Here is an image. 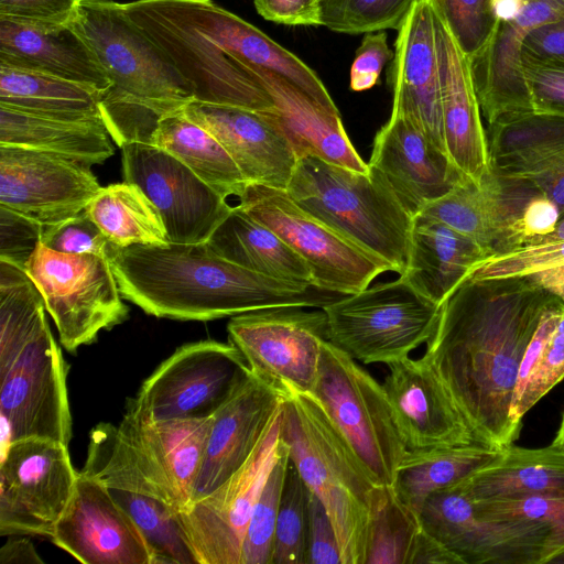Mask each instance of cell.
<instances>
[{"instance_id":"cell-1","label":"cell","mask_w":564,"mask_h":564,"mask_svg":"<svg viewBox=\"0 0 564 564\" xmlns=\"http://www.w3.org/2000/svg\"><path fill=\"white\" fill-rule=\"evenodd\" d=\"M556 300L527 276L467 278L441 307L422 356L490 447L503 449L519 437L511 422L519 368Z\"/></svg>"},{"instance_id":"cell-2","label":"cell","mask_w":564,"mask_h":564,"mask_svg":"<svg viewBox=\"0 0 564 564\" xmlns=\"http://www.w3.org/2000/svg\"><path fill=\"white\" fill-rule=\"evenodd\" d=\"M110 264L121 295L161 318L213 321L280 306L324 308L345 296L249 271L206 242L117 247Z\"/></svg>"},{"instance_id":"cell-3","label":"cell","mask_w":564,"mask_h":564,"mask_svg":"<svg viewBox=\"0 0 564 564\" xmlns=\"http://www.w3.org/2000/svg\"><path fill=\"white\" fill-rule=\"evenodd\" d=\"M281 437L330 518L343 564H365L370 527L388 487L375 480L312 394L284 401Z\"/></svg>"},{"instance_id":"cell-4","label":"cell","mask_w":564,"mask_h":564,"mask_svg":"<svg viewBox=\"0 0 564 564\" xmlns=\"http://www.w3.org/2000/svg\"><path fill=\"white\" fill-rule=\"evenodd\" d=\"M304 210L403 272L413 217L373 167L358 172L315 155L297 159L285 189Z\"/></svg>"},{"instance_id":"cell-5","label":"cell","mask_w":564,"mask_h":564,"mask_svg":"<svg viewBox=\"0 0 564 564\" xmlns=\"http://www.w3.org/2000/svg\"><path fill=\"white\" fill-rule=\"evenodd\" d=\"M82 470L98 478L133 519L153 564H198L180 520L177 495L118 425L100 423L91 430Z\"/></svg>"},{"instance_id":"cell-6","label":"cell","mask_w":564,"mask_h":564,"mask_svg":"<svg viewBox=\"0 0 564 564\" xmlns=\"http://www.w3.org/2000/svg\"><path fill=\"white\" fill-rule=\"evenodd\" d=\"M73 26L95 53L111 87L108 96L162 112L194 100L187 82L163 50L113 0H80Z\"/></svg>"},{"instance_id":"cell-7","label":"cell","mask_w":564,"mask_h":564,"mask_svg":"<svg viewBox=\"0 0 564 564\" xmlns=\"http://www.w3.org/2000/svg\"><path fill=\"white\" fill-rule=\"evenodd\" d=\"M441 307L399 276L345 295L323 310L328 341L362 364L388 366L429 341Z\"/></svg>"},{"instance_id":"cell-8","label":"cell","mask_w":564,"mask_h":564,"mask_svg":"<svg viewBox=\"0 0 564 564\" xmlns=\"http://www.w3.org/2000/svg\"><path fill=\"white\" fill-rule=\"evenodd\" d=\"M347 444L383 487H393L406 447L382 383L325 340L312 393Z\"/></svg>"},{"instance_id":"cell-9","label":"cell","mask_w":564,"mask_h":564,"mask_svg":"<svg viewBox=\"0 0 564 564\" xmlns=\"http://www.w3.org/2000/svg\"><path fill=\"white\" fill-rule=\"evenodd\" d=\"M25 271L41 292L65 350L75 352L99 333L123 323L129 308L110 261L94 253L68 254L40 243Z\"/></svg>"},{"instance_id":"cell-10","label":"cell","mask_w":564,"mask_h":564,"mask_svg":"<svg viewBox=\"0 0 564 564\" xmlns=\"http://www.w3.org/2000/svg\"><path fill=\"white\" fill-rule=\"evenodd\" d=\"M239 206L273 230L310 267L313 285L349 295L369 286L389 263L299 206L285 189L248 183Z\"/></svg>"},{"instance_id":"cell-11","label":"cell","mask_w":564,"mask_h":564,"mask_svg":"<svg viewBox=\"0 0 564 564\" xmlns=\"http://www.w3.org/2000/svg\"><path fill=\"white\" fill-rule=\"evenodd\" d=\"M280 306L231 316L229 341L259 380L286 399L312 393L316 383L327 316L323 308Z\"/></svg>"},{"instance_id":"cell-12","label":"cell","mask_w":564,"mask_h":564,"mask_svg":"<svg viewBox=\"0 0 564 564\" xmlns=\"http://www.w3.org/2000/svg\"><path fill=\"white\" fill-rule=\"evenodd\" d=\"M250 373L243 356L230 341L188 343L144 380L128 404L151 421L210 417Z\"/></svg>"},{"instance_id":"cell-13","label":"cell","mask_w":564,"mask_h":564,"mask_svg":"<svg viewBox=\"0 0 564 564\" xmlns=\"http://www.w3.org/2000/svg\"><path fill=\"white\" fill-rule=\"evenodd\" d=\"M77 473L61 442L33 437L10 443L1 451L0 534L51 538Z\"/></svg>"},{"instance_id":"cell-14","label":"cell","mask_w":564,"mask_h":564,"mask_svg":"<svg viewBox=\"0 0 564 564\" xmlns=\"http://www.w3.org/2000/svg\"><path fill=\"white\" fill-rule=\"evenodd\" d=\"M66 365L50 326L0 373L1 451L24 438H72Z\"/></svg>"},{"instance_id":"cell-15","label":"cell","mask_w":564,"mask_h":564,"mask_svg":"<svg viewBox=\"0 0 564 564\" xmlns=\"http://www.w3.org/2000/svg\"><path fill=\"white\" fill-rule=\"evenodd\" d=\"M282 411L283 406L238 471L207 497L180 510L182 527L198 564H241L252 509L284 447Z\"/></svg>"},{"instance_id":"cell-16","label":"cell","mask_w":564,"mask_h":564,"mask_svg":"<svg viewBox=\"0 0 564 564\" xmlns=\"http://www.w3.org/2000/svg\"><path fill=\"white\" fill-rule=\"evenodd\" d=\"M121 151L124 181L155 205L170 242H206L231 210L226 197L163 149L127 143Z\"/></svg>"},{"instance_id":"cell-17","label":"cell","mask_w":564,"mask_h":564,"mask_svg":"<svg viewBox=\"0 0 564 564\" xmlns=\"http://www.w3.org/2000/svg\"><path fill=\"white\" fill-rule=\"evenodd\" d=\"M101 186L90 165L48 151L0 144V206L54 225L83 213Z\"/></svg>"},{"instance_id":"cell-18","label":"cell","mask_w":564,"mask_h":564,"mask_svg":"<svg viewBox=\"0 0 564 564\" xmlns=\"http://www.w3.org/2000/svg\"><path fill=\"white\" fill-rule=\"evenodd\" d=\"M50 539L84 564H153L133 519L98 478L83 470Z\"/></svg>"},{"instance_id":"cell-19","label":"cell","mask_w":564,"mask_h":564,"mask_svg":"<svg viewBox=\"0 0 564 564\" xmlns=\"http://www.w3.org/2000/svg\"><path fill=\"white\" fill-rule=\"evenodd\" d=\"M388 369L382 386L408 451L479 442L423 356L405 357L389 364Z\"/></svg>"},{"instance_id":"cell-20","label":"cell","mask_w":564,"mask_h":564,"mask_svg":"<svg viewBox=\"0 0 564 564\" xmlns=\"http://www.w3.org/2000/svg\"><path fill=\"white\" fill-rule=\"evenodd\" d=\"M368 165L384 177L412 217L463 177L413 117L393 110L375 137Z\"/></svg>"},{"instance_id":"cell-21","label":"cell","mask_w":564,"mask_h":564,"mask_svg":"<svg viewBox=\"0 0 564 564\" xmlns=\"http://www.w3.org/2000/svg\"><path fill=\"white\" fill-rule=\"evenodd\" d=\"M563 18L564 0H524L518 13L498 18L487 46L470 61L487 126L500 116L533 110L521 65L523 40L532 29Z\"/></svg>"},{"instance_id":"cell-22","label":"cell","mask_w":564,"mask_h":564,"mask_svg":"<svg viewBox=\"0 0 564 564\" xmlns=\"http://www.w3.org/2000/svg\"><path fill=\"white\" fill-rule=\"evenodd\" d=\"M285 400V397L250 373L213 415L189 502L207 497L242 467Z\"/></svg>"},{"instance_id":"cell-23","label":"cell","mask_w":564,"mask_h":564,"mask_svg":"<svg viewBox=\"0 0 564 564\" xmlns=\"http://www.w3.org/2000/svg\"><path fill=\"white\" fill-rule=\"evenodd\" d=\"M183 112L221 143L248 183L286 189L299 158L261 111L192 100Z\"/></svg>"},{"instance_id":"cell-24","label":"cell","mask_w":564,"mask_h":564,"mask_svg":"<svg viewBox=\"0 0 564 564\" xmlns=\"http://www.w3.org/2000/svg\"><path fill=\"white\" fill-rule=\"evenodd\" d=\"M434 25L445 149L464 177L481 184L491 170L470 61L435 11Z\"/></svg>"},{"instance_id":"cell-25","label":"cell","mask_w":564,"mask_h":564,"mask_svg":"<svg viewBox=\"0 0 564 564\" xmlns=\"http://www.w3.org/2000/svg\"><path fill=\"white\" fill-rule=\"evenodd\" d=\"M392 62V110L413 117L446 152L431 0H417L398 29Z\"/></svg>"},{"instance_id":"cell-26","label":"cell","mask_w":564,"mask_h":564,"mask_svg":"<svg viewBox=\"0 0 564 564\" xmlns=\"http://www.w3.org/2000/svg\"><path fill=\"white\" fill-rule=\"evenodd\" d=\"M249 73L265 88L274 108L261 111L290 140L297 158L315 155L327 162L367 172L341 122L338 108H329L280 76L250 67Z\"/></svg>"},{"instance_id":"cell-27","label":"cell","mask_w":564,"mask_h":564,"mask_svg":"<svg viewBox=\"0 0 564 564\" xmlns=\"http://www.w3.org/2000/svg\"><path fill=\"white\" fill-rule=\"evenodd\" d=\"M0 63L93 86L111 82L72 22L43 24L0 17Z\"/></svg>"},{"instance_id":"cell-28","label":"cell","mask_w":564,"mask_h":564,"mask_svg":"<svg viewBox=\"0 0 564 564\" xmlns=\"http://www.w3.org/2000/svg\"><path fill=\"white\" fill-rule=\"evenodd\" d=\"M496 530L508 564H546L564 552V494L474 501Z\"/></svg>"},{"instance_id":"cell-29","label":"cell","mask_w":564,"mask_h":564,"mask_svg":"<svg viewBox=\"0 0 564 564\" xmlns=\"http://www.w3.org/2000/svg\"><path fill=\"white\" fill-rule=\"evenodd\" d=\"M490 169L535 184L564 166V117L535 110L500 116L487 126Z\"/></svg>"},{"instance_id":"cell-30","label":"cell","mask_w":564,"mask_h":564,"mask_svg":"<svg viewBox=\"0 0 564 564\" xmlns=\"http://www.w3.org/2000/svg\"><path fill=\"white\" fill-rule=\"evenodd\" d=\"M487 257L489 253L473 239L417 214L412 219L406 264L400 276L442 306Z\"/></svg>"},{"instance_id":"cell-31","label":"cell","mask_w":564,"mask_h":564,"mask_svg":"<svg viewBox=\"0 0 564 564\" xmlns=\"http://www.w3.org/2000/svg\"><path fill=\"white\" fill-rule=\"evenodd\" d=\"M212 419L151 421L128 404L118 425L123 436L165 477L182 508L191 501Z\"/></svg>"},{"instance_id":"cell-32","label":"cell","mask_w":564,"mask_h":564,"mask_svg":"<svg viewBox=\"0 0 564 564\" xmlns=\"http://www.w3.org/2000/svg\"><path fill=\"white\" fill-rule=\"evenodd\" d=\"M102 118L69 119L0 104V144L53 152L101 164L115 149Z\"/></svg>"},{"instance_id":"cell-33","label":"cell","mask_w":564,"mask_h":564,"mask_svg":"<svg viewBox=\"0 0 564 564\" xmlns=\"http://www.w3.org/2000/svg\"><path fill=\"white\" fill-rule=\"evenodd\" d=\"M206 243L217 256L249 271L313 285L307 263L273 230L252 218L239 205L231 208Z\"/></svg>"},{"instance_id":"cell-34","label":"cell","mask_w":564,"mask_h":564,"mask_svg":"<svg viewBox=\"0 0 564 564\" xmlns=\"http://www.w3.org/2000/svg\"><path fill=\"white\" fill-rule=\"evenodd\" d=\"M473 501L564 494V453L551 445L503 448L487 465L458 482Z\"/></svg>"},{"instance_id":"cell-35","label":"cell","mask_w":564,"mask_h":564,"mask_svg":"<svg viewBox=\"0 0 564 564\" xmlns=\"http://www.w3.org/2000/svg\"><path fill=\"white\" fill-rule=\"evenodd\" d=\"M422 528L462 564H508L506 550L491 524L481 519L459 484L425 499L419 510Z\"/></svg>"},{"instance_id":"cell-36","label":"cell","mask_w":564,"mask_h":564,"mask_svg":"<svg viewBox=\"0 0 564 564\" xmlns=\"http://www.w3.org/2000/svg\"><path fill=\"white\" fill-rule=\"evenodd\" d=\"M183 108L158 121L150 144L182 161L224 197H239L248 184L245 176L221 143L187 118Z\"/></svg>"},{"instance_id":"cell-37","label":"cell","mask_w":564,"mask_h":564,"mask_svg":"<svg viewBox=\"0 0 564 564\" xmlns=\"http://www.w3.org/2000/svg\"><path fill=\"white\" fill-rule=\"evenodd\" d=\"M502 449L480 442L467 445L412 449L399 465L393 489L398 498L419 514L432 494L458 484L495 459Z\"/></svg>"},{"instance_id":"cell-38","label":"cell","mask_w":564,"mask_h":564,"mask_svg":"<svg viewBox=\"0 0 564 564\" xmlns=\"http://www.w3.org/2000/svg\"><path fill=\"white\" fill-rule=\"evenodd\" d=\"M105 91L39 70L0 63V104L69 119L102 118Z\"/></svg>"},{"instance_id":"cell-39","label":"cell","mask_w":564,"mask_h":564,"mask_svg":"<svg viewBox=\"0 0 564 564\" xmlns=\"http://www.w3.org/2000/svg\"><path fill=\"white\" fill-rule=\"evenodd\" d=\"M497 215L495 253L528 245L551 234L562 217L558 206L523 178L488 175Z\"/></svg>"},{"instance_id":"cell-40","label":"cell","mask_w":564,"mask_h":564,"mask_svg":"<svg viewBox=\"0 0 564 564\" xmlns=\"http://www.w3.org/2000/svg\"><path fill=\"white\" fill-rule=\"evenodd\" d=\"M85 212L117 247L170 243L158 208L134 183L101 187Z\"/></svg>"},{"instance_id":"cell-41","label":"cell","mask_w":564,"mask_h":564,"mask_svg":"<svg viewBox=\"0 0 564 564\" xmlns=\"http://www.w3.org/2000/svg\"><path fill=\"white\" fill-rule=\"evenodd\" d=\"M45 310L25 268L0 259V373L48 326Z\"/></svg>"},{"instance_id":"cell-42","label":"cell","mask_w":564,"mask_h":564,"mask_svg":"<svg viewBox=\"0 0 564 564\" xmlns=\"http://www.w3.org/2000/svg\"><path fill=\"white\" fill-rule=\"evenodd\" d=\"M420 214L445 224L473 239L489 256L494 254L497 215L487 176L481 184L460 177L446 194L429 203Z\"/></svg>"},{"instance_id":"cell-43","label":"cell","mask_w":564,"mask_h":564,"mask_svg":"<svg viewBox=\"0 0 564 564\" xmlns=\"http://www.w3.org/2000/svg\"><path fill=\"white\" fill-rule=\"evenodd\" d=\"M421 528L417 512L398 498L393 487H388L370 527L365 564H408Z\"/></svg>"},{"instance_id":"cell-44","label":"cell","mask_w":564,"mask_h":564,"mask_svg":"<svg viewBox=\"0 0 564 564\" xmlns=\"http://www.w3.org/2000/svg\"><path fill=\"white\" fill-rule=\"evenodd\" d=\"M417 0H321L319 25L361 34L398 30Z\"/></svg>"},{"instance_id":"cell-45","label":"cell","mask_w":564,"mask_h":564,"mask_svg":"<svg viewBox=\"0 0 564 564\" xmlns=\"http://www.w3.org/2000/svg\"><path fill=\"white\" fill-rule=\"evenodd\" d=\"M289 463V451L284 443L252 509L242 542L241 564L273 562L279 507Z\"/></svg>"},{"instance_id":"cell-46","label":"cell","mask_w":564,"mask_h":564,"mask_svg":"<svg viewBox=\"0 0 564 564\" xmlns=\"http://www.w3.org/2000/svg\"><path fill=\"white\" fill-rule=\"evenodd\" d=\"M308 489L290 460L275 529L272 564H305Z\"/></svg>"},{"instance_id":"cell-47","label":"cell","mask_w":564,"mask_h":564,"mask_svg":"<svg viewBox=\"0 0 564 564\" xmlns=\"http://www.w3.org/2000/svg\"><path fill=\"white\" fill-rule=\"evenodd\" d=\"M431 3L469 61L480 55L498 22L494 0H431Z\"/></svg>"},{"instance_id":"cell-48","label":"cell","mask_w":564,"mask_h":564,"mask_svg":"<svg viewBox=\"0 0 564 564\" xmlns=\"http://www.w3.org/2000/svg\"><path fill=\"white\" fill-rule=\"evenodd\" d=\"M564 264V240L531 243L491 254L478 262L468 279L529 276Z\"/></svg>"},{"instance_id":"cell-49","label":"cell","mask_w":564,"mask_h":564,"mask_svg":"<svg viewBox=\"0 0 564 564\" xmlns=\"http://www.w3.org/2000/svg\"><path fill=\"white\" fill-rule=\"evenodd\" d=\"M41 243L56 252L94 253L109 261L117 248L85 210L61 223L43 225Z\"/></svg>"},{"instance_id":"cell-50","label":"cell","mask_w":564,"mask_h":564,"mask_svg":"<svg viewBox=\"0 0 564 564\" xmlns=\"http://www.w3.org/2000/svg\"><path fill=\"white\" fill-rule=\"evenodd\" d=\"M533 110L564 117V69L521 53Z\"/></svg>"},{"instance_id":"cell-51","label":"cell","mask_w":564,"mask_h":564,"mask_svg":"<svg viewBox=\"0 0 564 564\" xmlns=\"http://www.w3.org/2000/svg\"><path fill=\"white\" fill-rule=\"evenodd\" d=\"M43 225L0 206V259L25 268L41 243Z\"/></svg>"},{"instance_id":"cell-52","label":"cell","mask_w":564,"mask_h":564,"mask_svg":"<svg viewBox=\"0 0 564 564\" xmlns=\"http://www.w3.org/2000/svg\"><path fill=\"white\" fill-rule=\"evenodd\" d=\"M305 564H343L330 518L321 500L310 490Z\"/></svg>"},{"instance_id":"cell-53","label":"cell","mask_w":564,"mask_h":564,"mask_svg":"<svg viewBox=\"0 0 564 564\" xmlns=\"http://www.w3.org/2000/svg\"><path fill=\"white\" fill-rule=\"evenodd\" d=\"M393 55L384 31L365 33L350 68V88L354 91L372 88Z\"/></svg>"},{"instance_id":"cell-54","label":"cell","mask_w":564,"mask_h":564,"mask_svg":"<svg viewBox=\"0 0 564 564\" xmlns=\"http://www.w3.org/2000/svg\"><path fill=\"white\" fill-rule=\"evenodd\" d=\"M80 0H0V17L43 24H67Z\"/></svg>"},{"instance_id":"cell-55","label":"cell","mask_w":564,"mask_h":564,"mask_svg":"<svg viewBox=\"0 0 564 564\" xmlns=\"http://www.w3.org/2000/svg\"><path fill=\"white\" fill-rule=\"evenodd\" d=\"M522 51L564 69V18L532 29L523 40Z\"/></svg>"},{"instance_id":"cell-56","label":"cell","mask_w":564,"mask_h":564,"mask_svg":"<svg viewBox=\"0 0 564 564\" xmlns=\"http://www.w3.org/2000/svg\"><path fill=\"white\" fill-rule=\"evenodd\" d=\"M321 0H253L265 20L286 25H319Z\"/></svg>"},{"instance_id":"cell-57","label":"cell","mask_w":564,"mask_h":564,"mask_svg":"<svg viewBox=\"0 0 564 564\" xmlns=\"http://www.w3.org/2000/svg\"><path fill=\"white\" fill-rule=\"evenodd\" d=\"M408 564H462V561L421 528L414 540Z\"/></svg>"},{"instance_id":"cell-58","label":"cell","mask_w":564,"mask_h":564,"mask_svg":"<svg viewBox=\"0 0 564 564\" xmlns=\"http://www.w3.org/2000/svg\"><path fill=\"white\" fill-rule=\"evenodd\" d=\"M33 543L26 538H9L0 550V564H43Z\"/></svg>"},{"instance_id":"cell-59","label":"cell","mask_w":564,"mask_h":564,"mask_svg":"<svg viewBox=\"0 0 564 564\" xmlns=\"http://www.w3.org/2000/svg\"><path fill=\"white\" fill-rule=\"evenodd\" d=\"M527 278L564 304V264L536 272Z\"/></svg>"},{"instance_id":"cell-60","label":"cell","mask_w":564,"mask_h":564,"mask_svg":"<svg viewBox=\"0 0 564 564\" xmlns=\"http://www.w3.org/2000/svg\"><path fill=\"white\" fill-rule=\"evenodd\" d=\"M562 240H564V216H562L560 218V220L557 221V224L555 226V229L551 234H549L544 237L534 239L531 242H529L528 245L551 242V241H562Z\"/></svg>"},{"instance_id":"cell-61","label":"cell","mask_w":564,"mask_h":564,"mask_svg":"<svg viewBox=\"0 0 564 564\" xmlns=\"http://www.w3.org/2000/svg\"><path fill=\"white\" fill-rule=\"evenodd\" d=\"M555 449L564 453V411L562 414V419L560 422L558 430L556 432L555 437L553 438L552 443L550 444Z\"/></svg>"},{"instance_id":"cell-62","label":"cell","mask_w":564,"mask_h":564,"mask_svg":"<svg viewBox=\"0 0 564 564\" xmlns=\"http://www.w3.org/2000/svg\"><path fill=\"white\" fill-rule=\"evenodd\" d=\"M550 563L564 564V552L555 556Z\"/></svg>"}]
</instances>
